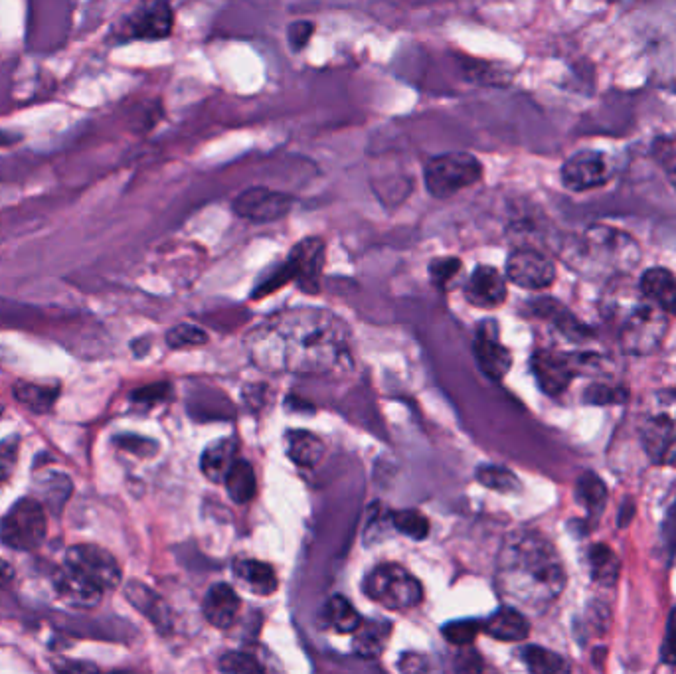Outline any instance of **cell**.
Masks as SVG:
<instances>
[{
	"instance_id": "49",
	"label": "cell",
	"mask_w": 676,
	"mask_h": 674,
	"mask_svg": "<svg viewBox=\"0 0 676 674\" xmlns=\"http://www.w3.org/2000/svg\"><path fill=\"white\" fill-rule=\"evenodd\" d=\"M58 671H68V673H82V671H97L95 665L91 663H62Z\"/></svg>"
},
{
	"instance_id": "9",
	"label": "cell",
	"mask_w": 676,
	"mask_h": 674,
	"mask_svg": "<svg viewBox=\"0 0 676 674\" xmlns=\"http://www.w3.org/2000/svg\"><path fill=\"white\" fill-rule=\"evenodd\" d=\"M293 204H295L293 196L285 192L271 190L265 186H252L234 198L232 208L244 220L267 224L285 218L293 210Z\"/></svg>"
},
{
	"instance_id": "35",
	"label": "cell",
	"mask_w": 676,
	"mask_h": 674,
	"mask_svg": "<svg viewBox=\"0 0 676 674\" xmlns=\"http://www.w3.org/2000/svg\"><path fill=\"white\" fill-rule=\"evenodd\" d=\"M392 524L396 530L402 534L414 538V540H423L429 534V520L423 516L420 510H398L392 512Z\"/></svg>"
},
{
	"instance_id": "29",
	"label": "cell",
	"mask_w": 676,
	"mask_h": 674,
	"mask_svg": "<svg viewBox=\"0 0 676 674\" xmlns=\"http://www.w3.org/2000/svg\"><path fill=\"white\" fill-rule=\"evenodd\" d=\"M38 489V497L40 503L50 508L54 514H60L64 510V506L68 503V499L72 497V481L70 477L62 475V473H48L40 485H36Z\"/></svg>"
},
{
	"instance_id": "11",
	"label": "cell",
	"mask_w": 676,
	"mask_h": 674,
	"mask_svg": "<svg viewBox=\"0 0 676 674\" xmlns=\"http://www.w3.org/2000/svg\"><path fill=\"white\" fill-rule=\"evenodd\" d=\"M325 265V242L321 238L301 240L281 263V269L289 281H297L307 293L319 291V279Z\"/></svg>"
},
{
	"instance_id": "36",
	"label": "cell",
	"mask_w": 676,
	"mask_h": 674,
	"mask_svg": "<svg viewBox=\"0 0 676 674\" xmlns=\"http://www.w3.org/2000/svg\"><path fill=\"white\" fill-rule=\"evenodd\" d=\"M479 483H483L487 489L499 491V493H514L520 489V481L514 473H510L505 467H481L477 471Z\"/></svg>"
},
{
	"instance_id": "39",
	"label": "cell",
	"mask_w": 676,
	"mask_h": 674,
	"mask_svg": "<svg viewBox=\"0 0 676 674\" xmlns=\"http://www.w3.org/2000/svg\"><path fill=\"white\" fill-rule=\"evenodd\" d=\"M481 623L473 619H461V621H451L443 627V637L451 641L453 645H469L477 633L481 631Z\"/></svg>"
},
{
	"instance_id": "6",
	"label": "cell",
	"mask_w": 676,
	"mask_h": 674,
	"mask_svg": "<svg viewBox=\"0 0 676 674\" xmlns=\"http://www.w3.org/2000/svg\"><path fill=\"white\" fill-rule=\"evenodd\" d=\"M366 595L392 611L416 607L423 597L420 580L398 564H382L364 580Z\"/></svg>"
},
{
	"instance_id": "30",
	"label": "cell",
	"mask_w": 676,
	"mask_h": 674,
	"mask_svg": "<svg viewBox=\"0 0 676 674\" xmlns=\"http://www.w3.org/2000/svg\"><path fill=\"white\" fill-rule=\"evenodd\" d=\"M323 617H325V625L340 635L354 633V629L360 623V615L350 605V601L344 599L342 595H335L327 601L323 609Z\"/></svg>"
},
{
	"instance_id": "32",
	"label": "cell",
	"mask_w": 676,
	"mask_h": 674,
	"mask_svg": "<svg viewBox=\"0 0 676 674\" xmlns=\"http://www.w3.org/2000/svg\"><path fill=\"white\" fill-rule=\"evenodd\" d=\"M520 657L532 673L558 674L566 673L570 669L568 663L560 655L548 649H542V647H524Z\"/></svg>"
},
{
	"instance_id": "50",
	"label": "cell",
	"mask_w": 676,
	"mask_h": 674,
	"mask_svg": "<svg viewBox=\"0 0 676 674\" xmlns=\"http://www.w3.org/2000/svg\"><path fill=\"white\" fill-rule=\"evenodd\" d=\"M4 414V406H2V402H0V416Z\"/></svg>"
},
{
	"instance_id": "19",
	"label": "cell",
	"mask_w": 676,
	"mask_h": 674,
	"mask_svg": "<svg viewBox=\"0 0 676 674\" xmlns=\"http://www.w3.org/2000/svg\"><path fill=\"white\" fill-rule=\"evenodd\" d=\"M240 597L236 590L228 584L212 586L204 597V615L208 623L218 629H228L234 625L240 613Z\"/></svg>"
},
{
	"instance_id": "7",
	"label": "cell",
	"mask_w": 676,
	"mask_h": 674,
	"mask_svg": "<svg viewBox=\"0 0 676 674\" xmlns=\"http://www.w3.org/2000/svg\"><path fill=\"white\" fill-rule=\"evenodd\" d=\"M48 532V518L38 499L24 497L12 506L0 522V540L4 546L30 552L42 546Z\"/></svg>"
},
{
	"instance_id": "28",
	"label": "cell",
	"mask_w": 676,
	"mask_h": 674,
	"mask_svg": "<svg viewBox=\"0 0 676 674\" xmlns=\"http://www.w3.org/2000/svg\"><path fill=\"white\" fill-rule=\"evenodd\" d=\"M226 489H228V495L232 497L234 503L238 505H244V503H250L257 493V479H255L254 467L248 463V461H242L238 459L228 477H226Z\"/></svg>"
},
{
	"instance_id": "13",
	"label": "cell",
	"mask_w": 676,
	"mask_h": 674,
	"mask_svg": "<svg viewBox=\"0 0 676 674\" xmlns=\"http://www.w3.org/2000/svg\"><path fill=\"white\" fill-rule=\"evenodd\" d=\"M611 178L607 157L597 151H580L562 165V184L572 192H588Z\"/></svg>"
},
{
	"instance_id": "48",
	"label": "cell",
	"mask_w": 676,
	"mask_h": 674,
	"mask_svg": "<svg viewBox=\"0 0 676 674\" xmlns=\"http://www.w3.org/2000/svg\"><path fill=\"white\" fill-rule=\"evenodd\" d=\"M12 582H14V568L6 560H0V590L12 586Z\"/></svg>"
},
{
	"instance_id": "23",
	"label": "cell",
	"mask_w": 676,
	"mask_h": 674,
	"mask_svg": "<svg viewBox=\"0 0 676 674\" xmlns=\"http://www.w3.org/2000/svg\"><path fill=\"white\" fill-rule=\"evenodd\" d=\"M483 629L491 637H495L499 641H507V643L524 641L530 635V625H528L526 617L520 611L510 609V607H505V609L497 611L495 615H491L487 619V623L483 625Z\"/></svg>"
},
{
	"instance_id": "27",
	"label": "cell",
	"mask_w": 676,
	"mask_h": 674,
	"mask_svg": "<svg viewBox=\"0 0 676 674\" xmlns=\"http://www.w3.org/2000/svg\"><path fill=\"white\" fill-rule=\"evenodd\" d=\"M285 445H287V455L293 459V463L301 467H315L323 459V453H325L323 441L315 433L303 431V429L289 431L285 437Z\"/></svg>"
},
{
	"instance_id": "4",
	"label": "cell",
	"mask_w": 676,
	"mask_h": 674,
	"mask_svg": "<svg viewBox=\"0 0 676 674\" xmlns=\"http://www.w3.org/2000/svg\"><path fill=\"white\" fill-rule=\"evenodd\" d=\"M609 313L617 319V337L627 354H653L667 337V313H663L657 305L641 301L629 305L613 303V311Z\"/></svg>"
},
{
	"instance_id": "20",
	"label": "cell",
	"mask_w": 676,
	"mask_h": 674,
	"mask_svg": "<svg viewBox=\"0 0 676 674\" xmlns=\"http://www.w3.org/2000/svg\"><path fill=\"white\" fill-rule=\"evenodd\" d=\"M639 289L645 299L657 305L663 313L676 317L675 275L663 267H653L643 273Z\"/></svg>"
},
{
	"instance_id": "41",
	"label": "cell",
	"mask_w": 676,
	"mask_h": 674,
	"mask_svg": "<svg viewBox=\"0 0 676 674\" xmlns=\"http://www.w3.org/2000/svg\"><path fill=\"white\" fill-rule=\"evenodd\" d=\"M220 671L222 673L257 674L263 671V667L244 653H226L220 659Z\"/></svg>"
},
{
	"instance_id": "1",
	"label": "cell",
	"mask_w": 676,
	"mask_h": 674,
	"mask_svg": "<svg viewBox=\"0 0 676 674\" xmlns=\"http://www.w3.org/2000/svg\"><path fill=\"white\" fill-rule=\"evenodd\" d=\"M248 350L265 370L329 374L350 364V335L325 309H293L257 327L248 337Z\"/></svg>"
},
{
	"instance_id": "31",
	"label": "cell",
	"mask_w": 676,
	"mask_h": 674,
	"mask_svg": "<svg viewBox=\"0 0 676 674\" xmlns=\"http://www.w3.org/2000/svg\"><path fill=\"white\" fill-rule=\"evenodd\" d=\"M590 566H592L593 580L601 586H613L619 576V560L617 556L605 546L597 544L590 550Z\"/></svg>"
},
{
	"instance_id": "17",
	"label": "cell",
	"mask_w": 676,
	"mask_h": 674,
	"mask_svg": "<svg viewBox=\"0 0 676 674\" xmlns=\"http://www.w3.org/2000/svg\"><path fill=\"white\" fill-rule=\"evenodd\" d=\"M465 297L471 305L479 309L501 307L507 299L505 277L495 267L481 265L469 277L467 287H465Z\"/></svg>"
},
{
	"instance_id": "25",
	"label": "cell",
	"mask_w": 676,
	"mask_h": 674,
	"mask_svg": "<svg viewBox=\"0 0 676 674\" xmlns=\"http://www.w3.org/2000/svg\"><path fill=\"white\" fill-rule=\"evenodd\" d=\"M234 574L240 580V584L246 586L255 595L267 597L277 590V576L273 568L265 562L238 560L234 564Z\"/></svg>"
},
{
	"instance_id": "18",
	"label": "cell",
	"mask_w": 676,
	"mask_h": 674,
	"mask_svg": "<svg viewBox=\"0 0 676 674\" xmlns=\"http://www.w3.org/2000/svg\"><path fill=\"white\" fill-rule=\"evenodd\" d=\"M641 435L649 453L663 457L676 441V412L669 404H659V408L649 414L641 425Z\"/></svg>"
},
{
	"instance_id": "21",
	"label": "cell",
	"mask_w": 676,
	"mask_h": 674,
	"mask_svg": "<svg viewBox=\"0 0 676 674\" xmlns=\"http://www.w3.org/2000/svg\"><path fill=\"white\" fill-rule=\"evenodd\" d=\"M392 633V625L380 619H360L358 627L354 629L352 649L358 657L376 659L384 653L388 639Z\"/></svg>"
},
{
	"instance_id": "14",
	"label": "cell",
	"mask_w": 676,
	"mask_h": 674,
	"mask_svg": "<svg viewBox=\"0 0 676 674\" xmlns=\"http://www.w3.org/2000/svg\"><path fill=\"white\" fill-rule=\"evenodd\" d=\"M475 358L479 368L491 380H501L507 376L512 366V356L499 338V325L495 321H485L479 325L475 338Z\"/></svg>"
},
{
	"instance_id": "12",
	"label": "cell",
	"mask_w": 676,
	"mask_h": 674,
	"mask_svg": "<svg viewBox=\"0 0 676 674\" xmlns=\"http://www.w3.org/2000/svg\"><path fill=\"white\" fill-rule=\"evenodd\" d=\"M508 279L530 291H542L556 279V267L550 257L532 248H518L508 255Z\"/></svg>"
},
{
	"instance_id": "37",
	"label": "cell",
	"mask_w": 676,
	"mask_h": 674,
	"mask_svg": "<svg viewBox=\"0 0 676 674\" xmlns=\"http://www.w3.org/2000/svg\"><path fill=\"white\" fill-rule=\"evenodd\" d=\"M653 159L676 190V135H663L653 143Z\"/></svg>"
},
{
	"instance_id": "34",
	"label": "cell",
	"mask_w": 676,
	"mask_h": 674,
	"mask_svg": "<svg viewBox=\"0 0 676 674\" xmlns=\"http://www.w3.org/2000/svg\"><path fill=\"white\" fill-rule=\"evenodd\" d=\"M536 313L540 317H546L548 321H552L556 325V329H560L566 337L582 338L586 335V329L564 307H560L556 301H538Z\"/></svg>"
},
{
	"instance_id": "16",
	"label": "cell",
	"mask_w": 676,
	"mask_h": 674,
	"mask_svg": "<svg viewBox=\"0 0 676 674\" xmlns=\"http://www.w3.org/2000/svg\"><path fill=\"white\" fill-rule=\"evenodd\" d=\"M54 588L64 603L78 609H93L103 597V590L70 564L54 574Z\"/></svg>"
},
{
	"instance_id": "5",
	"label": "cell",
	"mask_w": 676,
	"mask_h": 674,
	"mask_svg": "<svg viewBox=\"0 0 676 674\" xmlns=\"http://www.w3.org/2000/svg\"><path fill=\"white\" fill-rule=\"evenodd\" d=\"M483 178V165L469 153H443L431 157L423 167V182L433 198L445 200L477 184Z\"/></svg>"
},
{
	"instance_id": "44",
	"label": "cell",
	"mask_w": 676,
	"mask_h": 674,
	"mask_svg": "<svg viewBox=\"0 0 676 674\" xmlns=\"http://www.w3.org/2000/svg\"><path fill=\"white\" fill-rule=\"evenodd\" d=\"M627 398V394L619 388H609V386H592L586 394V402H590L593 406H607V404H619Z\"/></svg>"
},
{
	"instance_id": "33",
	"label": "cell",
	"mask_w": 676,
	"mask_h": 674,
	"mask_svg": "<svg viewBox=\"0 0 676 674\" xmlns=\"http://www.w3.org/2000/svg\"><path fill=\"white\" fill-rule=\"evenodd\" d=\"M576 499L580 501V505L588 508L590 514L597 516V514H601L603 506L607 503V489H605L603 481L597 475L586 473V475H582L578 479Z\"/></svg>"
},
{
	"instance_id": "42",
	"label": "cell",
	"mask_w": 676,
	"mask_h": 674,
	"mask_svg": "<svg viewBox=\"0 0 676 674\" xmlns=\"http://www.w3.org/2000/svg\"><path fill=\"white\" fill-rule=\"evenodd\" d=\"M18 449H20L18 435H12L0 443V485L12 477L18 461Z\"/></svg>"
},
{
	"instance_id": "10",
	"label": "cell",
	"mask_w": 676,
	"mask_h": 674,
	"mask_svg": "<svg viewBox=\"0 0 676 674\" xmlns=\"http://www.w3.org/2000/svg\"><path fill=\"white\" fill-rule=\"evenodd\" d=\"M66 564L80 570L103 591L115 590L123 580L121 566L115 556L95 544L72 546L66 554Z\"/></svg>"
},
{
	"instance_id": "38",
	"label": "cell",
	"mask_w": 676,
	"mask_h": 674,
	"mask_svg": "<svg viewBox=\"0 0 676 674\" xmlns=\"http://www.w3.org/2000/svg\"><path fill=\"white\" fill-rule=\"evenodd\" d=\"M459 271H461V259L457 257H437L429 263L431 281L439 289H447L451 281L459 275Z\"/></svg>"
},
{
	"instance_id": "15",
	"label": "cell",
	"mask_w": 676,
	"mask_h": 674,
	"mask_svg": "<svg viewBox=\"0 0 676 674\" xmlns=\"http://www.w3.org/2000/svg\"><path fill=\"white\" fill-rule=\"evenodd\" d=\"M532 372L536 376L538 386L546 394L558 396L572 384L576 368L574 360L564 354L552 350H538L532 356Z\"/></svg>"
},
{
	"instance_id": "26",
	"label": "cell",
	"mask_w": 676,
	"mask_h": 674,
	"mask_svg": "<svg viewBox=\"0 0 676 674\" xmlns=\"http://www.w3.org/2000/svg\"><path fill=\"white\" fill-rule=\"evenodd\" d=\"M12 394L18 400V404H22L32 414H46L54 408V404L60 396V386L20 380V382L14 384Z\"/></svg>"
},
{
	"instance_id": "22",
	"label": "cell",
	"mask_w": 676,
	"mask_h": 674,
	"mask_svg": "<svg viewBox=\"0 0 676 674\" xmlns=\"http://www.w3.org/2000/svg\"><path fill=\"white\" fill-rule=\"evenodd\" d=\"M236 461H238V441L232 437H224L204 449L200 467L210 481L224 483Z\"/></svg>"
},
{
	"instance_id": "3",
	"label": "cell",
	"mask_w": 676,
	"mask_h": 674,
	"mask_svg": "<svg viewBox=\"0 0 676 674\" xmlns=\"http://www.w3.org/2000/svg\"><path fill=\"white\" fill-rule=\"evenodd\" d=\"M641 248L633 236L603 224H595L576 238L566 261L588 277H619L637 267Z\"/></svg>"
},
{
	"instance_id": "40",
	"label": "cell",
	"mask_w": 676,
	"mask_h": 674,
	"mask_svg": "<svg viewBox=\"0 0 676 674\" xmlns=\"http://www.w3.org/2000/svg\"><path fill=\"white\" fill-rule=\"evenodd\" d=\"M206 333L198 327L192 325H178L174 329H170L167 335V342L172 348H192V346H202L206 344Z\"/></svg>"
},
{
	"instance_id": "24",
	"label": "cell",
	"mask_w": 676,
	"mask_h": 674,
	"mask_svg": "<svg viewBox=\"0 0 676 674\" xmlns=\"http://www.w3.org/2000/svg\"><path fill=\"white\" fill-rule=\"evenodd\" d=\"M125 597L131 605H135L149 621H153L159 629L170 627L169 609L167 603L147 586L139 582H129L125 586Z\"/></svg>"
},
{
	"instance_id": "46",
	"label": "cell",
	"mask_w": 676,
	"mask_h": 674,
	"mask_svg": "<svg viewBox=\"0 0 676 674\" xmlns=\"http://www.w3.org/2000/svg\"><path fill=\"white\" fill-rule=\"evenodd\" d=\"M117 445H121L123 449L133 451L135 455H153L151 451L157 449V443L151 439H141V437H131V435H119L115 439Z\"/></svg>"
},
{
	"instance_id": "2",
	"label": "cell",
	"mask_w": 676,
	"mask_h": 674,
	"mask_svg": "<svg viewBox=\"0 0 676 674\" xmlns=\"http://www.w3.org/2000/svg\"><path fill=\"white\" fill-rule=\"evenodd\" d=\"M497 588L514 605L544 613L566 588L562 560L548 538L532 530L512 532L497 562Z\"/></svg>"
},
{
	"instance_id": "47",
	"label": "cell",
	"mask_w": 676,
	"mask_h": 674,
	"mask_svg": "<svg viewBox=\"0 0 676 674\" xmlns=\"http://www.w3.org/2000/svg\"><path fill=\"white\" fill-rule=\"evenodd\" d=\"M661 657L665 663L675 665L676 663V607L669 617V627H667V637H665V645L661 651Z\"/></svg>"
},
{
	"instance_id": "8",
	"label": "cell",
	"mask_w": 676,
	"mask_h": 674,
	"mask_svg": "<svg viewBox=\"0 0 676 674\" xmlns=\"http://www.w3.org/2000/svg\"><path fill=\"white\" fill-rule=\"evenodd\" d=\"M174 26V12L167 0L141 2L123 22V40H165Z\"/></svg>"
},
{
	"instance_id": "43",
	"label": "cell",
	"mask_w": 676,
	"mask_h": 674,
	"mask_svg": "<svg viewBox=\"0 0 676 674\" xmlns=\"http://www.w3.org/2000/svg\"><path fill=\"white\" fill-rule=\"evenodd\" d=\"M313 32H315V24L313 22H307V20H299V22H293L289 28H287V40H289V46L293 52H301L313 38Z\"/></svg>"
},
{
	"instance_id": "45",
	"label": "cell",
	"mask_w": 676,
	"mask_h": 674,
	"mask_svg": "<svg viewBox=\"0 0 676 674\" xmlns=\"http://www.w3.org/2000/svg\"><path fill=\"white\" fill-rule=\"evenodd\" d=\"M169 384H153V386H147V388H141L133 394V400L137 404H145V406H153L161 400H165L169 396Z\"/></svg>"
}]
</instances>
